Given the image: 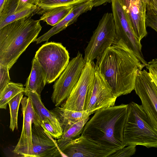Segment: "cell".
<instances>
[{"label":"cell","mask_w":157,"mask_h":157,"mask_svg":"<svg viewBox=\"0 0 157 157\" xmlns=\"http://www.w3.org/2000/svg\"><path fill=\"white\" fill-rule=\"evenodd\" d=\"M96 60V70L103 76L117 98L134 90L136 77L145 66L133 54L113 45Z\"/></svg>","instance_id":"obj_1"},{"label":"cell","mask_w":157,"mask_h":157,"mask_svg":"<svg viewBox=\"0 0 157 157\" xmlns=\"http://www.w3.org/2000/svg\"><path fill=\"white\" fill-rule=\"evenodd\" d=\"M128 104L96 111L85 124L81 134L102 146L116 151L124 147L123 132Z\"/></svg>","instance_id":"obj_2"},{"label":"cell","mask_w":157,"mask_h":157,"mask_svg":"<svg viewBox=\"0 0 157 157\" xmlns=\"http://www.w3.org/2000/svg\"><path fill=\"white\" fill-rule=\"evenodd\" d=\"M34 14L10 23L0 29V64L10 70L29 44L35 41L42 27Z\"/></svg>","instance_id":"obj_3"},{"label":"cell","mask_w":157,"mask_h":157,"mask_svg":"<svg viewBox=\"0 0 157 157\" xmlns=\"http://www.w3.org/2000/svg\"><path fill=\"white\" fill-rule=\"evenodd\" d=\"M123 140L124 147L134 145L157 147V130L141 105L133 101L128 104Z\"/></svg>","instance_id":"obj_4"},{"label":"cell","mask_w":157,"mask_h":157,"mask_svg":"<svg viewBox=\"0 0 157 157\" xmlns=\"http://www.w3.org/2000/svg\"><path fill=\"white\" fill-rule=\"evenodd\" d=\"M111 2L116 32L112 45L140 56L142 54V45L134 33L125 6L119 0H111Z\"/></svg>","instance_id":"obj_5"},{"label":"cell","mask_w":157,"mask_h":157,"mask_svg":"<svg viewBox=\"0 0 157 157\" xmlns=\"http://www.w3.org/2000/svg\"><path fill=\"white\" fill-rule=\"evenodd\" d=\"M37 59L46 75L47 83L54 81L66 68L69 63V54L62 44L46 42L36 52Z\"/></svg>","instance_id":"obj_6"},{"label":"cell","mask_w":157,"mask_h":157,"mask_svg":"<svg viewBox=\"0 0 157 157\" xmlns=\"http://www.w3.org/2000/svg\"><path fill=\"white\" fill-rule=\"evenodd\" d=\"M115 35V25L113 13H106L100 20L85 49V60L92 61L98 58L107 48L112 45Z\"/></svg>","instance_id":"obj_7"},{"label":"cell","mask_w":157,"mask_h":157,"mask_svg":"<svg viewBox=\"0 0 157 157\" xmlns=\"http://www.w3.org/2000/svg\"><path fill=\"white\" fill-rule=\"evenodd\" d=\"M86 63L82 55L78 52L55 82L51 99L56 106L61 105L69 96L78 81Z\"/></svg>","instance_id":"obj_8"},{"label":"cell","mask_w":157,"mask_h":157,"mask_svg":"<svg viewBox=\"0 0 157 157\" xmlns=\"http://www.w3.org/2000/svg\"><path fill=\"white\" fill-rule=\"evenodd\" d=\"M21 104L23 116V126L20 138L13 151L19 156L33 157L32 125L40 124L41 121L29 97H23Z\"/></svg>","instance_id":"obj_9"},{"label":"cell","mask_w":157,"mask_h":157,"mask_svg":"<svg viewBox=\"0 0 157 157\" xmlns=\"http://www.w3.org/2000/svg\"><path fill=\"white\" fill-rule=\"evenodd\" d=\"M95 70L93 61H86L78 81L61 107L72 110L85 111V104L93 85Z\"/></svg>","instance_id":"obj_10"},{"label":"cell","mask_w":157,"mask_h":157,"mask_svg":"<svg viewBox=\"0 0 157 157\" xmlns=\"http://www.w3.org/2000/svg\"><path fill=\"white\" fill-rule=\"evenodd\" d=\"M134 90L141 106L154 127L157 130V86L145 70L137 75Z\"/></svg>","instance_id":"obj_11"},{"label":"cell","mask_w":157,"mask_h":157,"mask_svg":"<svg viewBox=\"0 0 157 157\" xmlns=\"http://www.w3.org/2000/svg\"><path fill=\"white\" fill-rule=\"evenodd\" d=\"M117 98L103 76L95 70L93 85L85 104V110L88 115L98 110L115 105Z\"/></svg>","instance_id":"obj_12"},{"label":"cell","mask_w":157,"mask_h":157,"mask_svg":"<svg viewBox=\"0 0 157 157\" xmlns=\"http://www.w3.org/2000/svg\"><path fill=\"white\" fill-rule=\"evenodd\" d=\"M115 152L93 142L82 134L61 151L63 156L69 157H109Z\"/></svg>","instance_id":"obj_13"},{"label":"cell","mask_w":157,"mask_h":157,"mask_svg":"<svg viewBox=\"0 0 157 157\" xmlns=\"http://www.w3.org/2000/svg\"><path fill=\"white\" fill-rule=\"evenodd\" d=\"M32 136L33 157L63 156L57 141L45 131L40 124H33Z\"/></svg>","instance_id":"obj_14"},{"label":"cell","mask_w":157,"mask_h":157,"mask_svg":"<svg viewBox=\"0 0 157 157\" xmlns=\"http://www.w3.org/2000/svg\"><path fill=\"white\" fill-rule=\"evenodd\" d=\"M125 6L135 36L140 41L147 34L145 17L147 3L144 0H119Z\"/></svg>","instance_id":"obj_15"},{"label":"cell","mask_w":157,"mask_h":157,"mask_svg":"<svg viewBox=\"0 0 157 157\" xmlns=\"http://www.w3.org/2000/svg\"><path fill=\"white\" fill-rule=\"evenodd\" d=\"M94 7L92 1L75 5L70 13L61 21L53 27L35 40L37 44L47 41L53 36L65 29L68 26L75 22L81 14L91 10Z\"/></svg>","instance_id":"obj_16"},{"label":"cell","mask_w":157,"mask_h":157,"mask_svg":"<svg viewBox=\"0 0 157 157\" xmlns=\"http://www.w3.org/2000/svg\"><path fill=\"white\" fill-rule=\"evenodd\" d=\"M47 83L45 73L34 57L32 61L30 73L25 85V90L35 91L40 96L41 93Z\"/></svg>","instance_id":"obj_17"},{"label":"cell","mask_w":157,"mask_h":157,"mask_svg":"<svg viewBox=\"0 0 157 157\" xmlns=\"http://www.w3.org/2000/svg\"><path fill=\"white\" fill-rule=\"evenodd\" d=\"M24 94L31 100L36 113L41 121L48 120L53 125L63 132V128L55 115L43 103L40 96L34 91L25 90Z\"/></svg>","instance_id":"obj_18"},{"label":"cell","mask_w":157,"mask_h":157,"mask_svg":"<svg viewBox=\"0 0 157 157\" xmlns=\"http://www.w3.org/2000/svg\"><path fill=\"white\" fill-rule=\"evenodd\" d=\"M55 115L62 128L71 125L86 119L89 116L86 111H76L56 107L50 110Z\"/></svg>","instance_id":"obj_19"},{"label":"cell","mask_w":157,"mask_h":157,"mask_svg":"<svg viewBox=\"0 0 157 157\" xmlns=\"http://www.w3.org/2000/svg\"><path fill=\"white\" fill-rule=\"evenodd\" d=\"M89 118V117L63 128V134L57 140L58 147L61 152L63 148L71 141L80 136L83 128Z\"/></svg>","instance_id":"obj_20"},{"label":"cell","mask_w":157,"mask_h":157,"mask_svg":"<svg viewBox=\"0 0 157 157\" xmlns=\"http://www.w3.org/2000/svg\"><path fill=\"white\" fill-rule=\"evenodd\" d=\"M74 5L58 6L47 10L42 14L39 20L54 26L59 23L70 13Z\"/></svg>","instance_id":"obj_21"},{"label":"cell","mask_w":157,"mask_h":157,"mask_svg":"<svg viewBox=\"0 0 157 157\" xmlns=\"http://www.w3.org/2000/svg\"><path fill=\"white\" fill-rule=\"evenodd\" d=\"M25 88L21 83L10 82L0 93V108L6 109L9 102L21 92H24Z\"/></svg>","instance_id":"obj_22"},{"label":"cell","mask_w":157,"mask_h":157,"mask_svg":"<svg viewBox=\"0 0 157 157\" xmlns=\"http://www.w3.org/2000/svg\"><path fill=\"white\" fill-rule=\"evenodd\" d=\"M89 0H37V13L42 14L44 12L54 8L80 4Z\"/></svg>","instance_id":"obj_23"},{"label":"cell","mask_w":157,"mask_h":157,"mask_svg":"<svg viewBox=\"0 0 157 157\" xmlns=\"http://www.w3.org/2000/svg\"><path fill=\"white\" fill-rule=\"evenodd\" d=\"M24 92H21L11 99L8 102L10 114V129L13 131L18 129L17 117L18 109Z\"/></svg>","instance_id":"obj_24"},{"label":"cell","mask_w":157,"mask_h":157,"mask_svg":"<svg viewBox=\"0 0 157 157\" xmlns=\"http://www.w3.org/2000/svg\"><path fill=\"white\" fill-rule=\"evenodd\" d=\"M40 125L44 130L54 138L59 139L62 136L63 132H60L48 119L41 121Z\"/></svg>","instance_id":"obj_25"},{"label":"cell","mask_w":157,"mask_h":157,"mask_svg":"<svg viewBox=\"0 0 157 157\" xmlns=\"http://www.w3.org/2000/svg\"><path fill=\"white\" fill-rule=\"evenodd\" d=\"M146 26L150 27L157 32V15L147 5L145 17Z\"/></svg>","instance_id":"obj_26"},{"label":"cell","mask_w":157,"mask_h":157,"mask_svg":"<svg viewBox=\"0 0 157 157\" xmlns=\"http://www.w3.org/2000/svg\"><path fill=\"white\" fill-rule=\"evenodd\" d=\"M118 150L109 157H129L134 155L136 151V145H129Z\"/></svg>","instance_id":"obj_27"},{"label":"cell","mask_w":157,"mask_h":157,"mask_svg":"<svg viewBox=\"0 0 157 157\" xmlns=\"http://www.w3.org/2000/svg\"><path fill=\"white\" fill-rule=\"evenodd\" d=\"M0 93L3 90L7 85L10 82L9 69L7 67L0 64Z\"/></svg>","instance_id":"obj_28"},{"label":"cell","mask_w":157,"mask_h":157,"mask_svg":"<svg viewBox=\"0 0 157 157\" xmlns=\"http://www.w3.org/2000/svg\"><path fill=\"white\" fill-rule=\"evenodd\" d=\"M147 5L157 15V0H148Z\"/></svg>","instance_id":"obj_29"},{"label":"cell","mask_w":157,"mask_h":157,"mask_svg":"<svg viewBox=\"0 0 157 157\" xmlns=\"http://www.w3.org/2000/svg\"><path fill=\"white\" fill-rule=\"evenodd\" d=\"M148 70L150 75L157 86V72L149 67H146Z\"/></svg>","instance_id":"obj_30"},{"label":"cell","mask_w":157,"mask_h":157,"mask_svg":"<svg viewBox=\"0 0 157 157\" xmlns=\"http://www.w3.org/2000/svg\"><path fill=\"white\" fill-rule=\"evenodd\" d=\"M146 67L151 68L157 72V58H155L147 62Z\"/></svg>","instance_id":"obj_31"},{"label":"cell","mask_w":157,"mask_h":157,"mask_svg":"<svg viewBox=\"0 0 157 157\" xmlns=\"http://www.w3.org/2000/svg\"><path fill=\"white\" fill-rule=\"evenodd\" d=\"M92 1L94 7H97L105 3L111 2V0H90Z\"/></svg>","instance_id":"obj_32"},{"label":"cell","mask_w":157,"mask_h":157,"mask_svg":"<svg viewBox=\"0 0 157 157\" xmlns=\"http://www.w3.org/2000/svg\"><path fill=\"white\" fill-rule=\"evenodd\" d=\"M7 0H0V11H1Z\"/></svg>","instance_id":"obj_33"},{"label":"cell","mask_w":157,"mask_h":157,"mask_svg":"<svg viewBox=\"0 0 157 157\" xmlns=\"http://www.w3.org/2000/svg\"><path fill=\"white\" fill-rule=\"evenodd\" d=\"M147 3V2H148V0H144Z\"/></svg>","instance_id":"obj_34"}]
</instances>
